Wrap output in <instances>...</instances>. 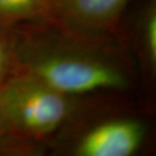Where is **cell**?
<instances>
[{
	"mask_svg": "<svg viewBox=\"0 0 156 156\" xmlns=\"http://www.w3.org/2000/svg\"><path fill=\"white\" fill-rule=\"evenodd\" d=\"M16 74L75 96L129 98L138 69L123 36L92 35L48 21L11 27Z\"/></svg>",
	"mask_w": 156,
	"mask_h": 156,
	"instance_id": "1",
	"label": "cell"
},
{
	"mask_svg": "<svg viewBox=\"0 0 156 156\" xmlns=\"http://www.w3.org/2000/svg\"><path fill=\"white\" fill-rule=\"evenodd\" d=\"M98 98L75 96L26 74H15L0 85V116L5 135L0 154L40 155L80 112Z\"/></svg>",
	"mask_w": 156,
	"mask_h": 156,
	"instance_id": "2",
	"label": "cell"
},
{
	"mask_svg": "<svg viewBox=\"0 0 156 156\" xmlns=\"http://www.w3.org/2000/svg\"><path fill=\"white\" fill-rule=\"evenodd\" d=\"M135 102L98 98L71 120L49 143L54 154L133 156L149 138V126Z\"/></svg>",
	"mask_w": 156,
	"mask_h": 156,
	"instance_id": "3",
	"label": "cell"
},
{
	"mask_svg": "<svg viewBox=\"0 0 156 156\" xmlns=\"http://www.w3.org/2000/svg\"><path fill=\"white\" fill-rule=\"evenodd\" d=\"M130 0H51L43 21L92 35L123 36L122 20Z\"/></svg>",
	"mask_w": 156,
	"mask_h": 156,
	"instance_id": "4",
	"label": "cell"
},
{
	"mask_svg": "<svg viewBox=\"0 0 156 156\" xmlns=\"http://www.w3.org/2000/svg\"><path fill=\"white\" fill-rule=\"evenodd\" d=\"M125 37L135 58L139 82L152 94L156 80V0H146L134 18L131 34Z\"/></svg>",
	"mask_w": 156,
	"mask_h": 156,
	"instance_id": "5",
	"label": "cell"
},
{
	"mask_svg": "<svg viewBox=\"0 0 156 156\" xmlns=\"http://www.w3.org/2000/svg\"><path fill=\"white\" fill-rule=\"evenodd\" d=\"M50 3L51 0H0V27L43 21Z\"/></svg>",
	"mask_w": 156,
	"mask_h": 156,
	"instance_id": "6",
	"label": "cell"
},
{
	"mask_svg": "<svg viewBox=\"0 0 156 156\" xmlns=\"http://www.w3.org/2000/svg\"><path fill=\"white\" fill-rule=\"evenodd\" d=\"M15 74L16 63L11 30L0 27V85Z\"/></svg>",
	"mask_w": 156,
	"mask_h": 156,
	"instance_id": "7",
	"label": "cell"
},
{
	"mask_svg": "<svg viewBox=\"0 0 156 156\" xmlns=\"http://www.w3.org/2000/svg\"><path fill=\"white\" fill-rule=\"evenodd\" d=\"M4 135H5V128H4V125H3L1 116H0V139H1Z\"/></svg>",
	"mask_w": 156,
	"mask_h": 156,
	"instance_id": "8",
	"label": "cell"
}]
</instances>
